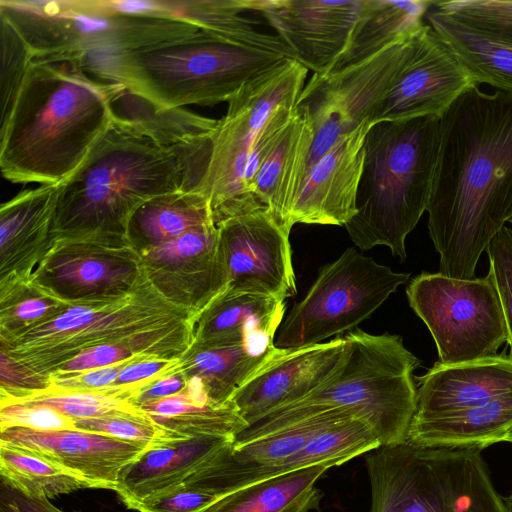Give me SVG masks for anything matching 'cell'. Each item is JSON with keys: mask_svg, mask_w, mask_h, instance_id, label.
Wrapping results in <instances>:
<instances>
[{"mask_svg": "<svg viewBox=\"0 0 512 512\" xmlns=\"http://www.w3.org/2000/svg\"><path fill=\"white\" fill-rule=\"evenodd\" d=\"M146 359L148 358L135 354L124 346L103 344L79 352L64 362L55 372H82Z\"/></svg>", "mask_w": 512, "mask_h": 512, "instance_id": "7dc6e473", "label": "cell"}, {"mask_svg": "<svg viewBox=\"0 0 512 512\" xmlns=\"http://www.w3.org/2000/svg\"><path fill=\"white\" fill-rule=\"evenodd\" d=\"M218 228L215 224L189 231L174 239L153 244L145 250L146 257L159 264L184 259L219 260Z\"/></svg>", "mask_w": 512, "mask_h": 512, "instance_id": "b9f144b4", "label": "cell"}, {"mask_svg": "<svg viewBox=\"0 0 512 512\" xmlns=\"http://www.w3.org/2000/svg\"><path fill=\"white\" fill-rule=\"evenodd\" d=\"M219 498L198 487L180 484L165 493L141 502L138 512H202Z\"/></svg>", "mask_w": 512, "mask_h": 512, "instance_id": "f6af8a7d", "label": "cell"}, {"mask_svg": "<svg viewBox=\"0 0 512 512\" xmlns=\"http://www.w3.org/2000/svg\"><path fill=\"white\" fill-rule=\"evenodd\" d=\"M57 283L77 289H93L133 281L136 269L94 255H65L51 267ZM138 275V274H137Z\"/></svg>", "mask_w": 512, "mask_h": 512, "instance_id": "74e56055", "label": "cell"}, {"mask_svg": "<svg viewBox=\"0 0 512 512\" xmlns=\"http://www.w3.org/2000/svg\"><path fill=\"white\" fill-rule=\"evenodd\" d=\"M442 275L470 280L512 219V91H464L440 117L427 207Z\"/></svg>", "mask_w": 512, "mask_h": 512, "instance_id": "6da1fadb", "label": "cell"}, {"mask_svg": "<svg viewBox=\"0 0 512 512\" xmlns=\"http://www.w3.org/2000/svg\"><path fill=\"white\" fill-rule=\"evenodd\" d=\"M285 301L250 293L225 291L205 310L199 346L274 343Z\"/></svg>", "mask_w": 512, "mask_h": 512, "instance_id": "cb8c5ba5", "label": "cell"}, {"mask_svg": "<svg viewBox=\"0 0 512 512\" xmlns=\"http://www.w3.org/2000/svg\"><path fill=\"white\" fill-rule=\"evenodd\" d=\"M510 223L512 224V219H511Z\"/></svg>", "mask_w": 512, "mask_h": 512, "instance_id": "11a10c76", "label": "cell"}, {"mask_svg": "<svg viewBox=\"0 0 512 512\" xmlns=\"http://www.w3.org/2000/svg\"><path fill=\"white\" fill-rule=\"evenodd\" d=\"M410 307L429 329L441 364L497 355L508 340L491 274L470 280L423 272L406 289Z\"/></svg>", "mask_w": 512, "mask_h": 512, "instance_id": "7c38bea8", "label": "cell"}, {"mask_svg": "<svg viewBox=\"0 0 512 512\" xmlns=\"http://www.w3.org/2000/svg\"><path fill=\"white\" fill-rule=\"evenodd\" d=\"M512 428V395L440 415L413 418L407 441L424 447L482 450Z\"/></svg>", "mask_w": 512, "mask_h": 512, "instance_id": "d4e9b609", "label": "cell"}, {"mask_svg": "<svg viewBox=\"0 0 512 512\" xmlns=\"http://www.w3.org/2000/svg\"><path fill=\"white\" fill-rule=\"evenodd\" d=\"M187 380L181 371L174 372L154 381L145 387L137 397L138 406L165 398L185 390Z\"/></svg>", "mask_w": 512, "mask_h": 512, "instance_id": "816d5d0a", "label": "cell"}, {"mask_svg": "<svg viewBox=\"0 0 512 512\" xmlns=\"http://www.w3.org/2000/svg\"><path fill=\"white\" fill-rule=\"evenodd\" d=\"M218 254L231 293H250L285 301L296 284L289 234L261 207L217 225Z\"/></svg>", "mask_w": 512, "mask_h": 512, "instance_id": "5bb4252c", "label": "cell"}, {"mask_svg": "<svg viewBox=\"0 0 512 512\" xmlns=\"http://www.w3.org/2000/svg\"><path fill=\"white\" fill-rule=\"evenodd\" d=\"M410 274L394 272L354 248L325 265L279 329L274 345L295 349L322 343L369 318Z\"/></svg>", "mask_w": 512, "mask_h": 512, "instance_id": "8fae6325", "label": "cell"}, {"mask_svg": "<svg viewBox=\"0 0 512 512\" xmlns=\"http://www.w3.org/2000/svg\"><path fill=\"white\" fill-rule=\"evenodd\" d=\"M215 224L208 199L199 191L182 190L153 197L131 215L127 235L156 243Z\"/></svg>", "mask_w": 512, "mask_h": 512, "instance_id": "d6a6232c", "label": "cell"}, {"mask_svg": "<svg viewBox=\"0 0 512 512\" xmlns=\"http://www.w3.org/2000/svg\"><path fill=\"white\" fill-rule=\"evenodd\" d=\"M285 58L201 30L126 54L116 64L111 83L123 84L161 108L214 105L228 102Z\"/></svg>", "mask_w": 512, "mask_h": 512, "instance_id": "ba28073f", "label": "cell"}, {"mask_svg": "<svg viewBox=\"0 0 512 512\" xmlns=\"http://www.w3.org/2000/svg\"><path fill=\"white\" fill-rule=\"evenodd\" d=\"M60 183L45 184L19 193L0 209L2 264L28 248H39L55 235V217Z\"/></svg>", "mask_w": 512, "mask_h": 512, "instance_id": "4dcf8cb0", "label": "cell"}, {"mask_svg": "<svg viewBox=\"0 0 512 512\" xmlns=\"http://www.w3.org/2000/svg\"><path fill=\"white\" fill-rule=\"evenodd\" d=\"M349 417L355 416L332 410L240 445L229 443L181 483L194 485L220 498L252 483L289 472L291 458L314 435Z\"/></svg>", "mask_w": 512, "mask_h": 512, "instance_id": "e0dca14e", "label": "cell"}, {"mask_svg": "<svg viewBox=\"0 0 512 512\" xmlns=\"http://www.w3.org/2000/svg\"><path fill=\"white\" fill-rule=\"evenodd\" d=\"M102 367L82 372H55L47 376L49 391H95L113 386L122 368L128 364Z\"/></svg>", "mask_w": 512, "mask_h": 512, "instance_id": "bcb514c9", "label": "cell"}, {"mask_svg": "<svg viewBox=\"0 0 512 512\" xmlns=\"http://www.w3.org/2000/svg\"><path fill=\"white\" fill-rule=\"evenodd\" d=\"M211 155V136L166 148L112 120L82 164L60 183L55 236H121L133 212L166 193L195 190Z\"/></svg>", "mask_w": 512, "mask_h": 512, "instance_id": "3957f363", "label": "cell"}, {"mask_svg": "<svg viewBox=\"0 0 512 512\" xmlns=\"http://www.w3.org/2000/svg\"><path fill=\"white\" fill-rule=\"evenodd\" d=\"M2 295L19 301L1 300V332L25 328L49 320L76 302V299L65 298L50 288L40 285L33 287L30 296L26 293L22 297L15 292L13 294L2 292Z\"/></svg>", "mask_w": 512, "mask_h": 512, "instance_id": "60d3db41", "label": "cell"}, {"mask_svg": "<svg viewBox=\"0 0 512 512\" xmlns=\"http://www.w3.org/2000/svg\"><path fill=\"white\" fill-rule=\"evenodd\" d=\"M505 442H509V443H512V428L509 430V432L507 433L505 439H504Z\"/></svg>", "mask_w": 512, "mask_h": 512, "instance_id": "db71d44e", "label": "cell"}, {"mask_svg": "<svg viewBox=\"0 0 512 512\" xmlns=\"http://www.w3.org/2000/svg\"><path fill=\"white\" fill-rule=\"evenodd\" d=\"M313 140L312 126L295 112L250 185V192L288 232L292 229L290 213L307 172Z\"/></svg>", "mask_w": 512, "mask_h": 512, "instance_id": "603a6c76", "label": "cell"}, {"mask_svg": "<svg viewBox=\"0 0 512 512\" xmlns=\"http://www.w3.org/2000/svg\"><path fill=\"white\" fill-rule=\"evenodd\" d=\"M0 512H65L46 498L29 497L0 483Z\"/></svg>", "mask_w": 512, "mask_h": 512, "instance_id": "f907efd6", "label": "cell"}, {"mask_svg": "<svg viewBox=\"0 0 512 512\" xmlns=\"http://www.w3.org/2000/svg\"><path fill=\"white\" fill-rule=\"evenodd\" d=\"M0 55V124H2L8 118L33 62V54L25 40L2 16H0Z\"/></svg>", "mask_w": 512, "mask_h": 512, "instance_id": "f35d334b", "label": "cell"}, {"mask_svg": "<svg viewBox=\"0 0 512 512\" xmlns=\"http://www.w3.org/2000/svg\"><path fill=\"white\" fill-rule=\"evenodd\" d=\"M229 443L226 437L196 435L151 448L123 468L115 492L134 509L180 484Z\"/></svg>", "mask_w": 512, "mask_h": 512, "instance_id": "7402d4cb", "label": "cell"}, {"mask_svg": "<svg viewBox=\"0 0 512 512\" xmlns=\"http://www.w3.org/2000/svg\"><path fill=\"white\" fill-rule=\"evenodd\" d=\"M195 314L169 300L141 271L121 292L79 298L49 320L1 332V350L44 378L79 352L103 344L148 359H174L192 344Z\"/></svg>", "mask_w": 512, "mask_h": 512, "instance_id": "277c9868", "label": "cell"}, {"mask_svg": "<svg viewBox=\"0 0 512 512\" xmlns=\"http://www.w3.org/2000/svg\"><path fill=\"white\" fill-rule=\"evenodd\" d=\"M410 39L388 46L358 64L313 74L295 106L314 131L307 170L336 142L370 121L396 81L409 52Z\"/></svg>", "mask_w": 512, "mask_h": 512, "instance_id": "4fadbf2b", "label": "cell"}, {"mask_svg": "<svg viewBox=\"0 0 512 512\" xmlns=\"http://www.w3.org/2000/svg\"><path fill=\"white\" fill-rule=\"evenodd\" d=\"M308 69L292 58L247 82L229 101L211 135V155L196 191L209 201L215 225L264 207L245 189L244 177L255 137L280 106L295 107Z\"/></svg>", "mask_w": 512, "mask_h": 512, "instance_id": "30bf717a", "label": "cell"}, {"mask_svg": "<svg viewBox=\"0 0 512 512\" xmlns=\"http://www.w3.org/2000/svg\"><path fill=\"white\" fill-rule=\"evenodd\" d=\"M139 407L160 426L187 437L212 435L234 441L247 425L231 400L199 404L185 390Z\"/></svg>", "mask_w": 512, "mask_h": 512, "instance_id": "e575fe53", "label": "cell"}, {"mask_svg": "<svg viewBox=\"0 0 512 512\" xmlns=\"http://www.w3.org/2000/svg\"><path fill=\"white\" fill-rule=\"evenodd\" d=\"M346 351L333 373L304 398L256 418L236 435L240 445L332 410L367 423L381 445L407 441L416 410L412 373L419 360L402 338L361 330L346 336Z\"/></svg>", "mask_w": 512, "mask_h": 512, "instance_id": "5b68a950", "label": "cell"}, {"mask_svg": "<svg viewBox=\"0 0 512 512\" xmlns=\"http://www.w3.org/2000/svg\"><path fill=\"white\" fill-rule=\"evenodd\" d=\"M188 359V369L199 376L212 400L230 402L236 390L277 352L273 343L200 347Z\"/></svg>", "mask_w": 512, "mask_h": 512, "instance_id": "836d02e7", "label": "cell"}, {"mask_svg": "<svg viewBox=\"0 0 512 512\" xmlns=\"http://www.w3.org/2000/svg\"><path fill=\"white\" fill-rule=\"evenodd\" d=\"M432 2L363 0L347 47L331 71L358 64L388 46L411 38L425 24Z\"/></svg>", "mask_w": 512, "mask_h": 512, "instance_id": "4316f807", "label": "cell"}, {"mask_svg": "<svg viewBox=\"0 0 512 512\" xmlns=\"http://www.w3.org/2000/svg\"><path fill=\"white\" fill-rule=\"evenodd\" d=\"M22 426L36 430H71L75 420L44 406L4 404L0 410V429Z\"/></svg>", "mask_w": 512, "mask_h": 512, "instance_id": "ee69618b", "label": "cell"}, {"mask_svg": "<svg viewBox=\"0 0 512 512\" xmlns=\"http://www.w3.org/2000/svg\"><path fill=\"white\" fill-rule=\"evenodd\" d=\"M0 16L19 32L33 59L76 60L106 83L126 54L201 31L180 19L119 12L109 1L1 0Z\"/></svg>", "mask_w": 512, "mask_h": 512, "instance_id": "52a82bcc", "label": "cell"}, {"mask_svg": "<svg viewBox=\"0 0 512 512\" xmlns=\"http://www.w3.org/2000/svg\"><path fill=\"white\" fill-rule=\"evenodd\" d=\"M260 14L294 59L314 74L332 70L345 51L363 0H243Z\"/></svg>", "mask_w": 512, "mask_h": 512, "instance_id": "2e32d148", "label": "cell"}, {"mask_svg": "<svg viewBox=\"0 0 512 512\" xmlns=\"http://www.w3.org/2000/svg\"><path fill=\"white\" fill-rule=\"evenodd\" d=\"M47 387V378L28 370L1 350V389L34 391Z\"/></svg>", "mask_w": 512, "mask_h": 512, "instance_id": "681fc988", "label": "cell"}, {"mask_svg": "<svg viewBox=\"0 0 512 512\" xmlns=\"http://www.w3.org/2000/svg\"><path fill=\"white\" fill-rule=\"evenodd\" d=\"M433 7L484 37L512 46V1H433Z\"/></svg>", "mask_w": 512, "mask_h": 512, "instance_id": "8d00e7d4", "label": "cell"}, {"mask_svg": "<svg viewBox=\"0 0 512 512\" xmlns=\"http://www.w3.org/2000/svg\"><path fill=\"white\" fill-rule=\"evenodd\" d=\"M75 428L153 447L187 437L160 426L144 411L139 414L76 419Z\"/></svg>", "mask_w": 512, "mask_h": 512, "instance_id": "ab89813d", "label": "cell"}, {"mask_svg": "<svg viewBox=\"0 0 512 512\" xmlns=\"http://www.w3.org/2000/svg\"><path fill=\"white\" fill-rule=\"evenodd\" d=\"M0 483L29 497L50 499L90 488L79 475L30 451L0 443Z\"/></svg>", "mask_w": 512, "mask_h": 512, "instance_id": "d590c367", "label": "cell"}, {"mask_svg": "<svg viewBox=\"0 0 512 512\" xmlns=\"http://www.w3.org/2000/svg\"><path fill=\"white\" fill-rule=\"evenodd\" d=\"M477 86L452 48L427 23L410 39L396 81L371 115L372 124L441 115L467 89Z\"/></svg>", "mask_w": 512, "mask_h": 512, "instance_id": "9a60e30c", "label": "cell"}, {"mask_svg": "<svg viewBox=\"0 0 512 512\" xmlns=\"http://www.w3.org/2000/svg\"><path fill=\"white\" fill-rule=\"evenodd\" d=\"M425 19L456 53L477 86L488 84L512 91V46L468 29L433 7V2Z\"/></svg>", "mask_w": 512, "mask_h": 512, "instance_id": "f546056e", "label": "cell"}, {"mask_svg": "<svg viewBox=\"0 0 512 512\" xmlns=\"http://www.w3.org/2000/svg\"><path fill=\"white\" fill-rule=\"evenodd\" d=\"M0 443L15 446L81 476L90 488L116 491L125 466L151 445L78 430H36L22 426L0 429Z\"/></svg>", "mask_w": 512, "mask_h": 512, "instance_id": "d6986e66", "label": "cell"}, {"mask_svg": "<svg viewBox=\"0 0 512 512\" xmlns=\"http://www.w3.org/2000/svg\"><path fill=\"white\" fill-rule=\"evenodd\" d=\"M346 345L345 337H337L312 346L279 349L236 390L232 404L249 424L271 410L304 398L337 368Z\"/></svg>", "mask_w": 512, "mask_h": 512, "instance_id": "ac0fdd59", "label": "cell"}, {"mask_svg": "<svg viewBox=\"0 0 512 512\" xmlns=\"http://www.w3.org/2000/svg\"><path fill=\"white\" fill-rule=\"evenodd\" d=\"M122 86L92 78L76 60L33 59L0 124L3 177L42 185L66 180L110 127Z\"/></svg>", "mask_w": 512, "mask_h": 512, "instance_id": "7a4b0ae2", "label": "cell"}, {"mask_svg": "<svg viewBox=\"0 0 512 512\" xmlns=\"http://www.w3.org/2000/svg\"><path fill=\"white\" fill-rule=\"evenodd\" d=\"M331 463L282 473L232 491L202 512H312L320 509L319 478Z\"/></svg>", "mask_w": 512, "mask_h": 512, "instance_id": "83f0119b", "label": "cell"}, {"mask_svg": "<svg viewBox=\"0 0 512 512\" xmlns=\"http://www.w3.org/2000/svg\"><path fill=\"white\" fill-rule=\"evenodd\" d=\"M246 12L243 0H144V14L180 19L230 42L294 59L279 36L257 30Z\"/></svg>", "mask_w": 512, "mask_h": 512, "instance_id": "484cf974", "label": "cell"}, {"mask_svg": "<svg viewBox=\"0 0 512 512\" xmlns=\"http://www.w3.org/2000/svg\"><path fill=\"white\" fill-rule=\"evenodd\" d=\"M113 120L166 148H183L209 138L218 120L180 108H161L125 85L111 102Z\"/></svg>", "mask_w": 512, "mask_h": 512, "instance_id": "f1b7e54d", "label": "cell"}, {"mask_svg": "<svg viewBox=\"0 0 512 512\" xmlns=\"http://www.w3.org/2000/svg\"><path fill=\"white\" fill-rule=\"evenodd\" d=\"M440 118L373 124L365 137L358 212L345 225L362 251L387 246L401 261L405 240L427 211L437 162Z\"/></svg>", "mask_w": 512, "mask_h": 512, "instance_id": "8992f818", "label": "cell"}, {"mask_svg": "<svg viewBox=\"0 0 512 512\" xmlns=\"http://www.w3.org/2000/svg\"><path fill=\"white\" fill-rule=\"evenodd\" d=\"M154 381L109 386L95 391L3 390L1 405L23 404L51 408L71 419L139 414L136 404L141 391Z\"/></svg>", "mask_w": 512, "mask_h": 512, "instance_id": "1f68e13d", "label": "cell"}, {"mask_svg": "<svg viewBox=\"0 0 512 512\" xmlns=\"http://www.w3.org/2000/svg\"><path fill=\"white\" fill-rule=\"evenodd\" d=\"M489 273L496 285L507 326L512 356V229L504 226L491 240L487 249Z\"/></svg>", "mask_w": 512, "mask_h": 512, "instance_id": "7bdbcfd3", "label": "cell"}, {"mask_svg": "<svg viewBox=\"0 0 512 512\" xmlns=\"http://www.w3.org/2000/svg\"><path fill=\"white\" fill-rule=\"evenodd\" d=\"M364 456L369 512H506L481 450L406 441Z\"/></svg>", "mask_w": 512, "mask_h": 512, "instance_id": "9c48e42d", "label": "cell"}, {"mask_svg": "<svg viewBox=\"0 0 512 512\" xmlns=\"http://www.w3.org/2000/svg\"><path fill=\"white\" fill-rule=\"evenodd\" d=\"M372 125H360L308 168L290 213L291 228L296 223L345 226L357 214L365 137Z\"/></svg>", "mask_w": 512, "mask_h": 512, "instance_id": "ffe728a7", "label": "cell"}, {"mask_svg": "<svg viewBox=\"0 0 512 512\" xmlns=\"http://www.w3.org/2000/svg\"><path fill=\"white\" fill-rule=\"evenodd\" d=\"M416 379L413 418L463 410L512 395V356L497 354L448 365L436 362Z\"/></svg>", "mask_w": 512, "mask_h": 512, "instance_id": "44dd1931", "label": "cell"}, {"mask_svg": "<svg viewBox=\"0 0 512 512\" xmlns=\"http://www.w3.org/2000/svg\"><path fill=\"white\" fill-rule=\"evenodd\" d=\"M179 358L146 359L126 364L113 386L144 381H156L161 377L179 371L182 367Z\"/></svg>", "mask_w": 512, "mask_h": 512, "instance_id": "c3c4849f", "label": "cell"}, {"mask_svg": "<svg viewBox=\"0 0 512 512\" xmlns=\"http://www.w3.org/2000/svg\"><path fill=\"white\" fill-rule=\"evenodd\" d=\"M503 503L506 512H512V492L507 497L503 498Z\"/></svg>", "mask_w": 512, "mask_h": 512, "instance_id": "f5cc1de1", "label": "cell"}]
</instances>
